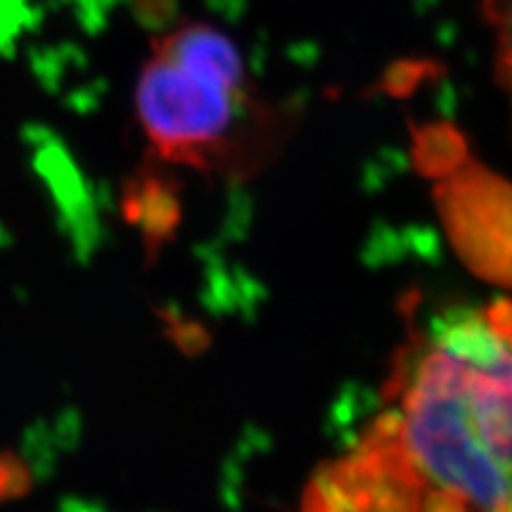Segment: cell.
<instances>
[{
    "label": "cell",
    "mask_w": 512,
    "mask_h": 512,
    "mask_svg": "<svg viewBox=\"0 0 512 512\" xmlns=\"http://www.w3.org/2000/svg\"><path fill=\"white\" fill-rule=\"evenodd\" d=\"M306 510L512 512V302L411 320L380 406L304 486Z\"/></svg>",
    "instance_id": "1"
},
{
    "label": "cell",
    "mask_w": 512,
    "mask_h": 512,
    "mask_svg": "<svg viewBox=\"0 0 512 512\" xmlns=\"http://www.w3.org/2000/svg\"><path fill=\"white\" fill-rule=\"evenodd\" d=\"M136 110L159 157L202 171L235 162L249 124L261 117L240 50L202 22L152 41Z\"/></svg>",
    "instance_id": "2"
},
{
    "label": "cell",
    "mask_w": 512,
    "mask_h": 512,
    "mask_svg": "<svg viewBox=\"0 0 512 512\" xmlns=\"http://www.w3.org/2000/svg\"><path fill=\"white\" fill-rule=\"evenodd\" d=\"M484 15L494 29L498 83L512 110V0H484Z\"/></svg>",
    "instance_id": "3"
}]
</instances>
